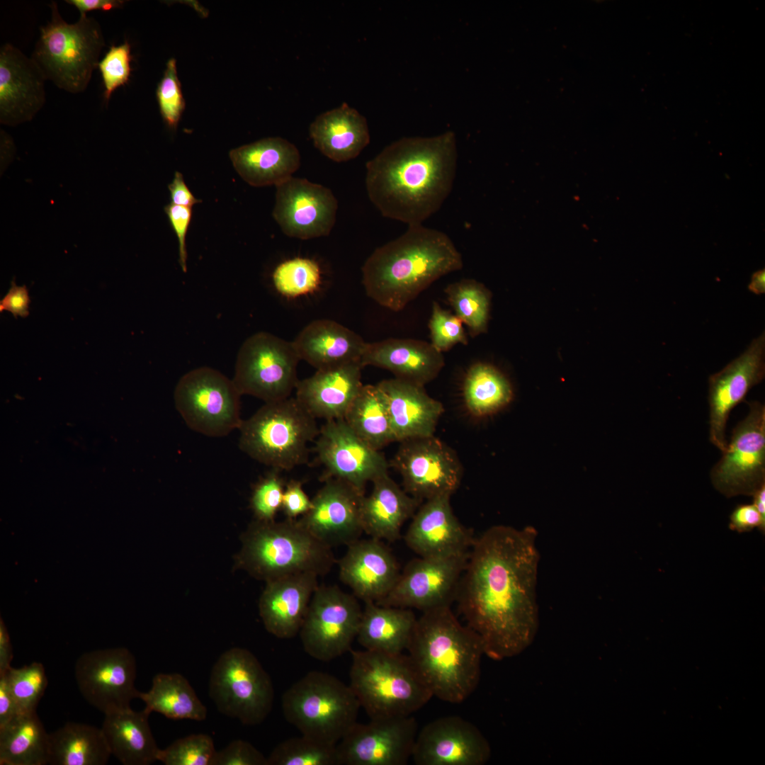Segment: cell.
<instances>
[{"instance_id": "cell-1", "label": "cell", "mask_w": 765, "mask_h": 765, "mask_svg": "<svg viewBox=\"0 0 765 765\" xmlns=\"http://www.w3.org/2000/svg\"><path fill=\"white\" fill-rule=\"evenodd\" d=\"M537 534L531 526L497 525L470 548L455 598L467 625L493 659L519 654L537 634Z\"/></svg>"}, {"instance_id": "cell-2", "label": "cell", "mask_w": 765, "mask_h": 765, "mask_svg": "<svg viewBox=\"0 0 765 765\" xmlns=\"http://www.w3.org/2000/svg\"><path fill=\"white\" fill-rule=\"evenodd\" d=\"M457 159L452 131L400 138L366 162L368 198L385 217L421 225L452 191Z\"/></svg>"}, {"instance_id": "cell-3", "label": "cell", "mask_w": 765, "mask_h": 765, "mask_svg": "<svg viewBox=\"0 0 765 765\" xmlns=\"http://www.w3.org/2000/svg\"><path fill=\"white\" fill-rule=\"evenodd\" d=\"M463 266L460 253L446 233L422 224L408 225L368 256L362 283L370 298L399 312L434 281Z\"/></svg>"}, {"instance_id": "cell-4", "label": "cell", "mask_w": 765, "mask_h": 765, "mask_svg": "<svg viewBox=\"0 0 765 765\" xmlns=\"http://www.w3.org/2000/svg\"><path fill=\"white\" fill-rule=\"evenodd\" d=\"M422 612L407 649L409 657L433 696L462 703L479 684L482 641L458 621L450 606Z\"/></svg>"}, {"instance_id": "cell-5", "label": "cell", "mask_w": 765, "mask_h": 765, "mask_svg": "<svg viewBox=\"0 0 765 765\" xmlns=\"http://www.w3.org/2000/svg\"><path fill=\"white\" fill-rule=\"evenodd\" d=\"M238 565L266 582L301 572L327 574L336 562L332 548L298 521H253L244 533Z\"/></svg>"}, {"instance_id": "cell-6", "label": "cell", "mask_w": 765, "mask_h": 765, "mask_svg": "<svg viewBox=\"0 0 765 765\" xmlns=\"http://www.w3.org/2000/svg\"><path fill=\"white\" fill-rule=\"evenodd\" d=\"M350 652L349 686L370 719L412 715L433 697L409 655Z\"/></svg>"}, {"instance_id": "cell-7", "label": "cell", "mask_w": 765, "mask_h": 765, "mask_svg": "<svg viewBox=\"0 0 765 765\" xmlns=\"http://www.w3.org/2000/svg\"><path fill=\"white\" fill-rule=\"evenodd\" d=\"M50 20L40 28L31 58L46 80L71 94L84 91L98 67L106 45L101 27L93 17L80 16L74 23L62 17L52 1Z\"/></svg>"}, {"instance_id": "cell-8", "label": "cell", "mask_w": 765, "mask_h": 765, "mask_svg": "<svg viewBox=\"0 0 765 765\" xmlns=\"http://www.w3.org/2000/svg\"><path fill=\"white\" fill-rule=\"evenodd\" d=\"M239 447L272 469L290 470L305 463L309 443L319 431L316 419L295 397L266 402L239 428Z\"/></svg>"}, {"instance_id": "cell-9", "label": "cell", "mask_w": 765, "mask_h": 765, "mask_svg": "<svg viewBox=\"0 0 765 765\" xmlns=\"http://www.w3.org/2000/svg\"><path fill=\"white\" fill-rule=\"evenodd\" d=\"M281 706L285 720L301 735L333 745L357 722L361 707L349 685L318 671L288 688Z\"/></svg>"}, {"instance_id": "cell-10", "label": "cell", "mask_w": 765, "mask_h": 765, "mask_svg": "<svg viewBox=\"0 0 765 765\" xmlns=\"http://www.w3.org/2000/svg\"><path fill=\"white\" fill-rule=\"evenodd\" d=\"M209 695L222 714L246 725L261 723L271 713L274 689L258 659L244 648L223 652L212 667Z\"/></svg>"}, {"instance_id": "cell-11", "label": "cell", "mask_w": 765, "mask_h": 765, "mask_svg": "<svg viewBox=\"0 0 765 765\" xmlns=\"http://www.w3.org/2000/svg\"><path fill=\"white\" fill-rule=\"evenodd\" d=\"M232 380L209 367L184 374L174 392L176 410L193 431L210 437H222L239 429L240 397Z\"/></svg>"}, {"instance_id": "cell-12", "label": "cell", "mask_w": 765, "mask_h": 765, "mask_svg": "<svg viewBox=\"0 0 765 765\" xmlns=\"http://www.w3.org/2000/svg\"><path fill=\"white\" fill-rule=\"evenodd\" d=\"M300 361L293 341L260 332L247 338L237 356L232 380L242 395L271 402L290 397Z\"/></svg>"}, {"instance_id": "cell-13", "label": "cell", "mask_w": 765, "mask_h": 765, "mask_svg": "<svg viewBox=\"0 0 765 765\" xmlns=\"http://www.w3.org/2000/svg\"><path fill=\"white\" fill-rule=\"evenodd\" d=\"M357 599L336 586H318L299 631L307 654L328 662L351 650L363 611Z\"/></svg>"}, {"instance_id": "cell-14", "label": "cell", "mask_w": 765, "mask_h": 765, "mask_svg": "<svg viewBox=\"0 0 765 765\" xmlns=\"http://www.w3.org/2000/svg\"><path fill=\"white\" fill-rule=\"evenodd\" d=\"M747 416L732 431L722 456L713 467L711 482L727 497L752 495L765 484V406L747 402Z\"/></svg>"}, {"instance_id": "cell-15", "label": "cell", "mask_w": 765, "mask_h": 765, "mask_svg": "<svg viewBox=\"0 0 765 765\" xmlns=\"http://www.w3.org/2000/svg\"><path fill=\"white\" fill-rule=\"evenodd\" d=\"M400 443L391 465L400 474L407 494L421 502L451 496L457 490L463 468L448 445L434 435Z\"/></svg>"}, {"instance_id": "cell-16", "label": "cell", "mask_w": 765, "mask_h": 765, "mask_svg": "<svg viewBox=\"0 0 765 765\" xmlns=\"http://www.w3.org/2000/svg\"><path fill=\"white\" fill-rule=\"evenodd\" d=\"M136 661L124 647L97 650L82 654L74 667L82 696L104 715L130 708L139 698L135 686Z\"/></svg>"}, {"instance_id": "cell-17", "label": "cell", "mask_w": 765, "mask_h": 765, "mask_svg": "<svg viewBox=\"0 0 765 765\" xmlns=\"http://www.w3.org/2000/svg\"><path fill=\"white\" fill-rule=\"evenodd\" d=\"M469 552L412 560L400 572L388 594L375 603L422 611L450 606L456 596Z\"/></svg>"}, {"instance_id": "cell-18", "label": "cell", "mask_w": 765, "mask_h": 765, "mask_svg": "<svg viewBox=\"0 0 765 765\" xmlns=\"http://www.w3.org/2000/svg\"><path fill=\"white\" fill-rule=\"evenodd\" d=\"M314 450L324 468L322 480L334 478L365 492L367 482L387 473L385 456L358 436L343 419L326 421Z\"/></svg>"}, {"instance_id": "cell-19", "label": "cell", "mask_w": 765, "mask_h": 765, "mask_svg": "<svg viewBox=\"0 0 765 765\" xmlns=\"http://www.w3.org/2000/svg\"><path fill=\"white\" fill-rule=\"evenodd\" d=\"M416 735L412 715L356 722L336 744L339 765L407 764Z\"/></svg>"}, {"instance_id": "cell-20", "label": "cell", "mask_w": 765, "mask_h": 765, "mask_svg": "<svg viewBox=\"0 0 765 765\" xmlns=\"http://www.w3.org/2000/svg\"><path fill=\"white\" fill-rule=\"evenodd\" d=\"M276 187L273 217L285 235L310 239L330 234L338 201L329 188L293 176Z\"/></svg>"}, {"instance_id": "cell-21", "label": "cell", "mask_w": 765, "mask_h": 765, "mask_svg": "<svg viewBox=\"0 0 765 765\" xmlns=\"http://www.w3.org/2000/svg\"><path fill=\"white\" fill-rule=\"evenodd\" d=\"M765 376V334L753 339L747 350L708 380L709 438L724 452L725 427L731 411Z\"/></svg>"}, {"instance_id": "cell-22", "label": "cell", "mask_w": 765, "mask_h": 765, "mask_svg": "<svg viewBox=\"0 0 765 765\" xmlns=\"http://www.w3.org/2000/svg\"><path fill=\"white\" fill-rule=\"evenodd\" d=\"M364 496L365 492L344 481L327 479L312 499L311 509L298 521L330 548L348 546L363 533L361 505Z\"/></svg>"}, {"instance_id": "cell-23", "label": "cell", "mask_w": 765, "mask_h": 765, "mask_svg": "<svg viewBox=\"0 0 765 765\" xmlns=\"http://www.w3.org/2000/svg\"><path fill=\"white\" fill-rule=\"evenodd\" d=\"M490 756V745L480 730L450 715L429 722L417 732L412 758L417 765H482Z\"/></svg>"}, {"instance_id": "cell-24", "label": "cell", "mask_w": 765, "mask_h": 765, "mask_svg": "<svg viewBox=\"0 0 765 765\" xmlns=\"http://www.w3.org/2000/svg\"><path fill=\"white\" fill-rule=\"evenodd\" d=\"M46 79L31 57L10 43L0 48V122L31 120L45 103Z\"/></svg>"}, {"instance_id": "cell-25", "label": "cell", "mask_w": 765, "mask_h": 765, "mask_svg": "<svg viewBox=\"0 0 765 765\" xmlns=\"http://www.w3.org/2000/svg\"><path fill=\"white\" fill-rule=\"evenodd\" d=\"M450 496L427 500L416 511L405 533L407 545L419 557H449L468 553L473 538L455 516Z\"/></svg>"}, {"instance_id": "cell-26", "label": "cell", "mask_w": 765, "mask_h": 765, "mask_svg": "<svg viewBox=\"0 0 765 765\" xmlns=\"http://www.w3.org/2000/svg\"><path fill=\"white\" fill-rule=\"evenodd\" d=\"M339 560V577L365 603L378 602L395 584L400 572L390 550L381 540L358 539Z\"/></svg>"}, {"instance_id": "cell-27", "label": "cell", "mask_w": 765, "mask_h": 765, "mask_svg": "<svg viewBox=\"0 0 765 765\" xmlns=\"http://www.w3.org/2000/svg\"><path fill=\"white\" fill-rule=\"evenodd\" d=\"M318 577L312 572H301L266 582L259 609L268 633L282 639L292 638L299 633L319 586Z\"/></svg>"}, {"instance_id": "cell-28", "label": "cell", "mask_w": 765, "mask_h": 765, "mask_svg": "<svg viewBox=\"0 0 765 765\" xmlns=\"http://www.w3.org/2000/svg\"><path fill=\"white\" fill-rule=\"evenodd\" d=\"M360 362L317 370L299 380L295 398L315 419H343L363 387Z\"/></svg>"}, {"instance_id": "cell-29", "label": "cell", "mask_w": 765, "mask_h": 765, "mask_svg": "<svg viewBox=\"0 0 765 765\" xmlns=\"http://www.w3.org/2000/svg\"><path fill=\"white\" fill-rule=\"evenodd\" d=\"M444 358L431 343L413 339L390 338L367 343L363 367L372 366L390 371L395 378L424 386L444 366Z\"/></svg>"}, {"instance_id": "cell-30", "label": "cell", "mask_w": 765, "mask_h": 765, "mask_svg": "<svg viewBox=\"0 0 765 765\" xmlns=\"http://www.w3.org/2000/svg\"><path fill=\"white\" fill-rule=\"evenodd\" d=\"M378 385L387 400L395 442L434 435L443 406L423 386L397 378Z\"/></svg>"}, {"instance_id": "cell-31", "label": "cell", "mask_w": 765, "mask_h": 765, "mask_svg": "<svg viewBox=\"0 0 765 765\" xmlns=\"http://www.w3.org/2000/svg\"><path fill=\"white\" fill-rule=\"evenodd\" d=\"M232 165L248 184L255 187L278 186L300 168V154L288 140L267 137L230 152Z\"/></svg>"}, {"instance_id": "cell-32", "label": "cell", "mask_w": 765, "mask_h": 765, "mask_svg": "<svg viewBox=\"0 0 765 765\" xmlns=\"http://www.w3.org/2000/svg\"><path fill=\"white\" fill-rule=\"evenodd\" d=\"M300 360L317 370L360 362L367 342L358 334L331 319L310 322L293 341Z\"/></svg>"}, {"instance_id": "cell-33", "label": "cell", "mask_w": 765, "mask_h": 765, "mask_svg": "<svg viewBox=\"0 0 765 765\" xmlns=\"http://www.w3.org/2000/svg\"><path fill=\"white\" fill-rule=\"evenodd\" d=\"M309 133L314 147L336 162L357 157L370 142L366 118L346 102L317 115Z\"/></svg>"}, {"instance_id": "cell-34", "label": "cell", "mask_w": 765, "mask_h": 765, "mask_svg": "<svg viewBox=\"0 0 765 765\" xmlns=\"http://www.w3.org/2000/svg\"><path fill=\"white\" fill-rule=\"evenodd\" d=\"M368 496L361 505L363 533L370 538L395 541L405 521L412 517L421 503L402 489L385 473L372 482Z\"/></svg>"}, {"instance_id": "cell-35", "label": "cell", "mask_w": 765, "mask_h": 765, "mask_svg": "<svg viewBox=\"0 0 765 765\" xmlns=\"http://www.w3.org/2000/svg\"><path fill=\"white\" fill-rule=\"evenodd\" d=\"M150 713L131 708L105 715L101 730L111 755L124 765H149L157 761L159 748L149 725Z\"/></svg>"}, {"instance_id": "cell-36", "label": "cell", "mask_w": 765, "mask_h": 765, "mask_svg": "<svg viewBox=\"0 0 765 765\" xmlns=\"http://www.w3.org/2000/svg\"><path fill=\"white\" fill-rule=\"evenodd\" d=\"M416 620L411 608L366 602L356 638L365 650L402 653L409 646Z\"/></svg>"}, {"instance_id": "cell-37", "label": "cell", "mask_w": 765, "mask_h": 765, "mask_svg": "<svg viewBox=\"0 0 765 765\" xmlns=\"http://www.w3.org/2000/svg\"><path fill=\"white\" fill-rule=\"evenodd\" d=\"M111 755L101 728L67 722L50 733L51 765H105Z\"/></svg>"}, {"instance_id": "cell-38", "label": "cell", "mask_w": 765, "mask_h": 765, "mask_svg": "<svg viewBox=\"0 0 765 765\" xmlns=\"http://www.w3.org/2000/svg\"><path fill=\"white\" fill-rule=\"evenodd\" d=\"M49 737L36 711L18 715L0 727V764H48Z\"/></svg>"}, {"instance_id": "cell-39", "label": "cell", "mask_w": 765, "mask_h": 765, "mask_svg": "<svg viewBox=\"0 0 765 765\" xmlns=\"http://www.w3.org/2000/svg\"><path fill=\"white\" fill-rule=\"evenodd\" d=\"M138 698L145 703L144 709L149 713L157 712L169 719L202 721L207 716L205 706L180 674H156L151 688L140 692Z\"/></svg>"}, {"instance_id": "cell-40", "label": "cell", "mask_w": 765, "mask_h": 765, "mask_svg": "<svg viewBox=\"0 0 765 765\" xmlns=\"http://www.w3.org/2000/svg\"><path fill=\"white\" fill-rule=\"evenodd\" d=\"M343 419L376 450L395 442L387 400L378 384L363 385Z\"/></svg>"}, {"instance_id": "cell-41", "label": "cell", "mask_w": 765, "mask_h": 765, "mask_svg": "<svg viewBox=\"0 0 765 765\" xmlns=\"http://www.w3.org/2000/svg\"><path fill=\"white\" fill-rule=\"evenodd\" d=\"M466 409L475 417L492 415L512 401L514 390L507 377L497 367L476 363L468 370L463 384Z\"/></svg>"}, {"instance_id": "cell-42", "label": "cell", "mask_w": 765, "mask_h": 765, "mask_svg": "<svg viewBox=\"0 0 765 765\" xmlns=\"http://www.w3.org/2000/svg\"><path fill=\"white\" fill-rule=\"evenodd\" d=\"M455 314L465 324L472 337L487 331L492 293L482 283L465 278L445 288Z\"/></svg>"}, {"instance_id": "cell-43", "label": "cell", "mask_w": 765, "mask_h": 765, "mask_svg": "<svg viewBox=\"0 0 765 765\" xmlns=\"http://www.w3.org/2000/svg\"><path fill=\"white\" fill-rule=\"evenodd\" d=\"M267 761L268 765H339L336 745L302 735L278 744Z\"/></svg>"}, {"instance_id": "cell-44", "label": "cell", "mask_w": 765, "mask_h": 765, "mask_svg": "<svg viewBox=\"0 0 765 765\" xmlns=\"http://www.w3.org/2000/svg\"><path fill=\"white\" fill-rule=\"evenodd\" d=\"M322 272L317 262L296 257L279 264L272 273V282L281 295L294 298L314 293L319 287Z\"/></svg>"}, {"instance_id": "cell-45", "label": "cell", "mask_w": 765, "mask_h": 765, "mask_svg": "<svg viewBox=\"0 0 765 765\" xmlns=\"http://www.w3.org/2000/svg\"><path fill=\"white\" fill-rule=\"evenodd\" d=\"M21 713L35 712L48 684L42 664L34 662L21 668L12 667L4 674Z\"/></svg>"}, {"instance_id": "cell-46", "label": "cell", "mask_w": 765, "mask_h": 765, "mask_svg": "<svg viewBox=\"0 0 765 765\" xmlns=\"http://www.w3.org/2000/svg\"><path fill=\"white\" fill-rule=\"evenodd\" d=\"M216 752L210 736L194 734L159 749L157 761L165 765H212Z\"/></svg>"}, {"instance_id": "cell-47", "label": "cell", "mask_w": 765, "mask_h": 765, "mask_svg": "<svg viewBox=\"0 0 765 765\" xmlns=\"http://www.w3.org/2000/svg\"><path fill=\"white\" fill-rule=\"evenodd\" d=\"M285 484L280 471L272 469L255 484L250 506L256 520L274 521L278 511L281 509Z\"/></svg>"}, {"instance_id": "cell-48", "label": "cell", "mask_w": 765, "mask_h": 765, "mask_svg": "<svg viewBox=\"0 0 765 765\" xmlns=\"http://www.w3.org/2000/svg\"><path fill=\"white\" fill-rule=\"evenodd\" d=\"M463 324L455 314L434 302L429 322L431 345L440 353L449 351L458 344L467 345L468 339Z\"/></svg>"}, {"instance_id": "cell-49", "label": "cell", "mask_w": 765, "mask_h": 765, "mask_svg": "<svg viewBox=\"0 0 765 765\" xmlns=\"http://www.w3.org/2000/svg\"><path fill=\"white\" fill-rule=\"evenodd\" d=\"M130 45L125 42L111 46L98 63L104 88V98L108 101L113 92L125 84L130 75Z\"/></svg>"}, {"instance_id": "cell-50", "label": "cell", "mask_w": 765, "mask_h": 765, "mask_svg": "<svg viewBox=\"0 0 765 765\" xmlns=\"http://www.w3.org/2000/svg\"><path fill=\"white\" fill-rule=\"evenodd\" d=\"M157 96L160 113L171 128H175L185 107L181 84L176 73V60L171 59L158 85Z\"/></svg>"}, {"instance_id": "cell-51", "label": "cell", "mask_w": 765, "mask_h": 765, "mask_svg": "<svg viewBox=\"0 0 765 765\" xmlns=\"http://www.w3.org/2000/svg\"><path fill=\"white\" fill-rule=\"evenodd\" d=\"M212 765H268L267 757L249 742L237 740L217 751Z\"/></svg>"}, {"instance_id": "cell-52", "label": "cell", "mask_w": 765, "mask_h": 765, "mask_svg": "<svg viewBox=\"0 0 765 765\" xmlns=\"http://www.w3.org/2000/svg\"><path fill=\"white\" fill-rule=\"evenodd\" d=\"M178 242L179 264L183 272L187 271V251L186 237L192 217L191 208L176 205L171 203L164 208Z\"/></svg>"}, {"instance_id": "cell-53", "label": "cell", "mask_w": 765, "mask_h": 765, "mask_svg": "<svg viewBox=\"0 0 765 765\" xmlns=\"http://www.w3.org/2000/svg\"><path fill=\"white\" fill-rule=\"evenodd\" d=\"M312 507L310 499L302 488L300 480H291L285 484L281 510L286 518L295 520L302 516Z\"/></svg>"}, {"instance_id": "cell-54", "label": "cell", "mask_w": 765, "mask_h": 765, "mask_svg": "<svg viewBox=\"0 0 765 765\" xmlns=\"http://www.w3.org/2000/svg\"><path fill=\"white\" fill-rule=\"evenodd\" d=\"M729 528L739 533L751 531L758 528L764 533L765 518L761 516L753 504H739L730 516Z\"/></svg>"}, {"instance_id": "cell-55", "label": "cell", "mask_w": 765, "mask_h": 765, "mask_svg": "<svg viewBox=\"0 0 765 765\" xmlns=\"http://www.w3.org/2000/svg\"><path fill=\"white\" fill-rule=\"evenodd\" d=\"M30 302V299L26 286H17L13 280L10 290L0 302V312L9 311L16 318L18 315L26 317L29 314Z\"/></svg>"}, {"instance_id": "cell-56", "label": "cell", "mask_w": 765, "mask_h": 765, "mask_svg": "<svg viewBox=\"0 0 765 765\" xmlns=\"http://www.w3.org/2000/svg\"><path fill=\"white\" fill-rule=\"evenodd\" d=\"M171 203L176 205L191 208L201 202L195 198L186 186L181 173L176 171L174 178L168 186Z\"/></svg>"}, {"instance_id": "cell-57", "label": "cell", "mask_w": 765, "mask_h": 765, "mask_svg": "<svg viewBox=\"0 0 765 765\" xmlns=\"http://www.w3.org/2000/svg\"><path fill=\"white\" fill-rule=\"evenodd\" d=\"M21 714L10 692L6 679L0 676V727Z\"/></svg>"}, {"instance_id": "cell-58", "label": "cell", "mask_w": 765, "mask_h": 765, "mask_svg": "<svg viewBox=\"0 0 765 765\" xmlns=\"http://www.w3.org/2000/svg\"><path fill=\"white\" fill-rule=\"evenodd\" d=\"M66 2L75 6L80 16H86L87 12L95 10L110 11L120 8L124 4V1L121 0H67Z\"/></svg>"}, {"instance_id": "cell-59", "label": "cell", "mask_w": 765, "mask_h": 765, "mask_svg": "<svg viewBox=\"0 0 765 765\" xmlns=\"http://www.w3.org/2000/svg\"><path fill=\"white\" fill-rule=\"evenodd\" d=\"M13 659L12 647L10 638L4 622H0V675L6 673L11 667Z\"/></svg>"}, {"instance_id": "cell-60", "label": "cell", "mask_w": 765, "mask_h": 765, "mask_svg": "<svg viewBox=\"0 0 765 765\" xmlns=\"http://www.w3.org/2000/svg\"><path fill=\"white\" fill-rule=\"evenodd\" d=\"M748 289L756 295L764 294L765 293V271L761 269L753 273Z\"/></svg>"}, {"instance_id": "cell-61", "label": "cell", "mask_w": 765, "mask_h": 765, "mask_svg": "<svg viewBox=\"0 0 765 765\" xmlns=\"http://www.w3.org/2000/svg\"><path fill=\"white\" fill-rule=\"evenodd\" d=\"M752 497L753 504L761 516L765 518V484L756 490Z\"/></svg>"}]
</instances>
